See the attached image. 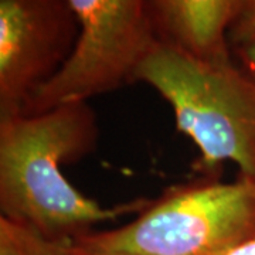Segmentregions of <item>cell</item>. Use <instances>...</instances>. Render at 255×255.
Returning a JSON list of instances; mask_svg holds the SVG:
<instances>
[{
  "label": "cell",
  "instance_id": "6da1fadb",
  "mask_svg": "<svg viewBox=\"0 0 255 255\" xmlns=\"http://www.w3.org/2000/svg\"><path fill=\"white\" fill-rule=\"evenodd\" d=\"M98 140V119L88 102L0 118L1 217L73 243L100 223L137 214L147 199L104 207L65 179L61 167L94 153Z\"/></svg>",
  "mask_w": 255,
  "mask_h": 255
},
{
  "label": "cell",
  "instance_id": "7a4b0ae2",
  "mask_svg": "<svg viewBox=\"0 0 255 255\" xmlns=\"http://www.w3.org/2000/svg\"><path fill=\"white\" fill-rule=\"evenodd\" d=\"M255 238V180L196 176L147 201L136 217L92 230L71 255H228Z\"/></svg>",
  "mask_w": 255,
  "mask_h": 255
},
{
  "label": "cell",
  "instance_id": "3957f363",
  "mask_svg": "<svg viewBox=\"0 0 255 255\" xmlns=\"http://www.w3.org/2000/svg\"><path fill=\"white\" fill-rule=\"evenodd\" d=\"M137 81L169 102L176 129L199 149L197 176L223 177L226 162L255 180V82L236 61L201 63L157 44L142 65Z\"/></svg>",
  "mask_w": 255,
  "mask_h": 255
},
{
  "label": "cell",
  "instance_id": "277c9868",
  "mask_svg": "<svg viewBox=\"0 0 255 255\" xmlns=\"http://www.w3.org/2000/svg\"><path fill=\"white\" fill-rule=\"evenodd\" d=\"M80 34L61 70L21 114L37 115L67 102H88L137 81L159 44L146 0H70Z\"/></svg>",
  "mask_w": 255,
  "mask_h": 255
},
{
  "label": "cell",
  "instance_id": "5b68a950",
  "mask_svg": "<svg viewBox=\"0 0 255 255\" xmlns=\"http://www.w3.org/2000/svg\"><path fill=\"white\" fill-rule=\"evenodd\" d=\"M78 34L70 0L0 1V118L23 112L61 70Z\"/></svg>",
  "mask_w": 255,
  "mask_h": 255
},
{
  "label": "cell",
  "instance_id": "8992f818",
  "mask_svg": "<svg viewBox=\"0 0 255 255\" xmlns=\"http://www.w3.org/2000/svg\"><path fill=\"white\" fill-rule=\"evenodd\" d=\"M241 0H147L157 41L201 63H234L228 30Z\"/></svg>",
  "mask_w": 255,
  "mask_h": 255
},
{
  "label": "cell",
  "instance_id": "52a82bcc",
  "mask_svg": "<svg viewBox=\"0 0 255 255\" xmlns=\"http://www.w3.org/2000/svg\"><path fill=\"white\" fill-rule=\"evenodd\" d=\"M71 244L51 240L24 223L0 216V255H71Z\"/></svg>",
  "mask_w": 255,
  "mask_h": 255
},
{
  "label": "cell",
  "instance_id": "ba28073f",
  "mask_svg": "<svg viewBox=\"0 0 255 255\" xmlns=\"http://www.w3.org/2000/svg\"><path fill=\"white\" fill-rule=\"evenodd\" d=\"M228 43L233 51L255 44V0H241L228 30Z\"/></svg>",
  "mask_w": 255,
  "mask_h": 255
},
{
  "label": "cell",
  "instance_id": "9c48e42d",
  "mask_svg": "<svg viewBox=\"0 0 255 255\" xmlns=\"http://www.w3.org/2000/svg\"><path fill=\"white\" fill-rule=\"evenodd\" d=\"M233 54L240 68L255 82V44L246 48L234 50Z\"/></svg>",
  "mask_w": 255,
  "mask_h": 255
},
{
  "label": "cell",
  "instance_id": "30bf717a",
  "mask_svg": "<svg viewBox=\"0 0 255 255\" xmlns=\"http://www.w3.org/2000/svg\"><path fill=\"white\" fill-rule=\"evenodd\" d=\"M228 255H255V238L247 241L246 244L236 248L233 253H230Z\"/></svg>",
  "mask_w": 255,
  "mask_h": 255
}]
</instances>
